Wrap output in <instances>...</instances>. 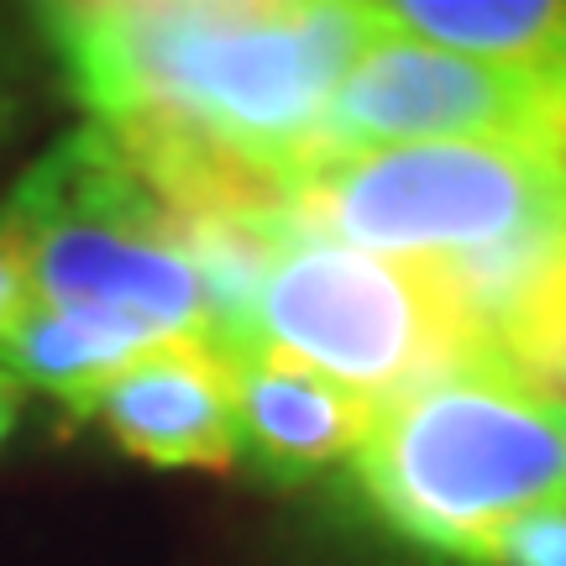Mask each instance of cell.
I'll return each mask as SVG.
<instances>
[{
	"instance_id": "cell-1",
	"label": "cell",
	"mask_w": 566,
	"mask_h": 566,
	"mask_svg": "<svg viewBox=\"0 0 566 566\" xmlns=\"http://www.w3.org/2000/svg\"><path fill=\"white\" fill-rule=\"evenodd\" d=\"M32 21L74 101L163 195H294L373 38L367 6L342 0H90Z\"/></svg>"
},
{
	"instance_id": "cell-2",
	"label": "cell",
	"mask_w": 566,
	"mask_h": 566,
	"mask_svg": "<svg viewBox=\"0 0 566 566\" xmlns=\"http://www.w3.org/2000/svg\"><path fill=\"white\" fill-rule=\"evenodd\" d=\"M352 467L388 530L488 566L520 514L562 499L566 415L472 357L373 409Z\"/></svg>"
},
{
	"instance_id": "cell-3",
	"label": "cell",
	"mask_w": 566,
	"mask_h": 566,
	"mask_svg": "<svg viewBox=\"0 0 566 566\" xmlns=\"http://www.w3.org/2000/svg\"><path fill=\"white\" fill-rule=\"evenodd\" d=\"M0 216L38 304L122 325L153 346L210 342V304L179 221L105 126L90 122L53 142Z\"/></svg>"
},
{
	"instance_id": "cell-4",
	"label": "cell",
	"mask_w": 566,
	"mask_h": 566,
	"mask_svg": "<svg viewBox=\"0 0 566 566\" xmlns=\"http://www.w3.org/2000/svg\"><path fill=\"white\" fill-rule=\"evenodd\" d=\"M289 216L424 268H472L566 226V158L535 142H409L315 163Z\"/></svg>"
},
{
	"instance_id": "cell-5",
	"label": "cell",
	"mask_w": 566,
	"mask_h": 566,
	"mask_svg": "<svg viewBox=\"0 0 566 566\" xmlns=\"http://www.w3.org/2000/svg\"><path fill=\"white\" fill-rule=\"evenodd\" d=\"M252 346L315 367L373 409L478 357L472 321L441 268L346 247L294 216L258 283Z\"/></svg>"
},
{
	"instance_id": "cell-6",
	"label": "cell",
	"mask_w": 566,
	"mask_h": 566,
	"mask_svg": "<svg viewBox=\"0 0 566 566\" xmlns=\"http://www.w3.org/2000/svg\"><path fill=\"white\" fill-rule=\"evenodd\" d=\"M409 142H535L566 158V105L520 69L373 27L325 111L315 163Z\"/></svg>"
},
{
	"instance_id": "cell-7",
	"label": "cell",
	"mask_w": 566,
	"mask_h": 566,
	"mask_svg": "<svg viewBox=\"0 0 566 566\" xmlns=\"http://www.w3.org/2000/svg\"><path fill=\"white\" fill-rule=\"evenodd\" d=\"M90 415L126 457L153 467L226 472L237 462L231 357L210 342H163L95 394Z\"/></svg>"
},
{
	"instance_id": "cell-8",
	"label": "cell",
	"mask_w": 566,
	"mask_h": 566,
	"mask_svg": "<svg viewBox=\"0 0 566 566\" xmlns=\"http://www.w3.org/2000/svg\"><path fill=\"white\" fill-rule=\"evenodd\" d=\"M226 357H231L237 451L263 478L304 483L325 467L357 457L367 424H373L367 399L268 346H247Z\"/></svg>"
},
{
	"instance_id": "cell-9",
	"label": "cell",
	"mask_w": 566,
	"mask_h": 566,
	"mask_svg": "<svg viewBox=\"0 0 566 566\" xmlns=\"http://www.w3.org/2000/svg\"><path fill=\"white\" fill-rule=\"evenodd\" d=\"M462 300L478 357L566 415V226L472 268H441Z\"/></svg>"
},
{
	"instance_id": "cell-10",
	"label": "cell",
	"mask_w": 566,
	"mask_h": 566,
	"mask_svg": "<svg viewBox=\"0 0 566 566\" xmlns=\"http://www.w3.org/2000/svg\"><path fill=\"white\" fill-rule=\"evenodd\" d=\"M142 352H153V342H142L122 325L90 321V315L48 310L38 300L21 310L11 331H0V373L74 409L95 405V394L137 363Z\"/></svg>"
},
{
	"instance_id": "cell-11",
	"label": "cell",
	"mask_w": 566,
	"mask_h": 566,
	"mask_svg": "<svg viewBox=\"0 0 566 566\" xmlns=\"http://www.w3.org/2000/svg\"><path fill=\"white\" fill-rule=\"evenodd\" d=\"M488 566H566V499L520 514L493 541Z\"/></svg>"
},
{
	"instance_id": "cell-12",
	"label": "cell",
	"mask_w": 566,
	"mask_h": 566,
	"mask_svg": "<svg viewBox=\"0 0 566 566\" xmlns=\"http://www.w3.org/2000/svg\"><path fill=\"white\" fill-rule=\"evenodd\" d=\"M27 53L21 42L0 27V137L27 116V101H32V69H27Z\"/></svg>"
},
{
	"instance_id": "cell-13",
	"label": "cell",
	"mask_w": 566,
	"mask_h": 566,
	"mask_svg": "<svg viewBox=\"0 0 566 566\" xmlns=\"http://www.w3.org/2000/svg\"><path fill=\"white\" fill-rule=\"evenodd\" d=\"M32 304V283H27V263H21V247L11 237V226L0 216V331H11L21 321V310Z\"/></svg>"
},
{
	"instance_id": "cell-14",
	"label": "cell",
	"mask_w": 566,
	"mask_h": 566,
	"mask_svg": "<svg viewBox=\"0 0 566 566\" xmlns=\"http://www.w3.org/2000/svg\"><path fill=\"white\" fill-rule=\"evenodd\" d=\"M21 409H27V388H21L17 378H6V373H0V451H6V441L17 436Z\"/></svg>"
},
{
	"instance_id": "cell-15",
	"label": "cell",
	"mask_w": 566,
	"mask_h": 566,
	"mask_svg": "<svg viewBox=\"0 0 566 566\" xmlns=\"http://www.w3.org/2000/svg\"><path fill=\"white\" fill-rule=\"evenodd\" d=\"M562 499H566V478H562Z\"/></svg>"
}]
</instances>
